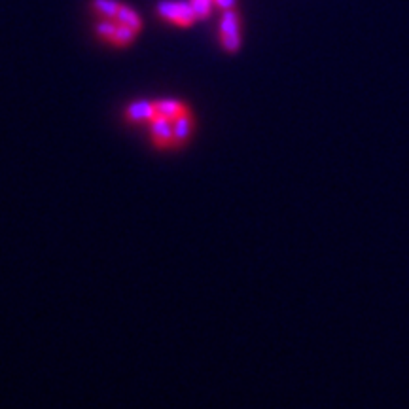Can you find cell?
Returning a JSON list of instances; mask_svg holds the SVG:
<instances>
[{
  "instance_id": "obj_5",
  "label": "cell",
  "mask_w": 409,
  "mask_h": 409,
  "mask_svg": "<svg viewBox=\"0 0 409 409\" xmlns=\"http://www.w3.org/2000/svg\"><path fill=\"white\" fill-rule=\"evenodd\" d=\"M192 116L188 114V110H184L180 116H176L173 120V141L175 144H182L184 141H188L190 133H192Z\"/></svg>"
},
{
  "instance_id": "obj_12",
  "label": "cell",
  "mask_w": 409,
  "mask_h": 409,
  "mask_svg": "<svg viewBox=\"0 0 409 409\" xmlns=\"http://www.w3.org/2000/svg\"><path fill=\"white\" fill-rule=\"evenodd\" d=\"M215 6L222 8V10H231L237 6V0H215Z\"/></svg>"
},
{
  "instance_id": "obj_1",
  "label": "cell",
  "mask_w": 409,
  "mask_h": 409,
  "mask_svg": "<svg viewBox=\"0 0 409 409\" xmlns=\"http://www.w3.org/2000/svg\"><path fill=\"white\" fill-rule=\"evenodd\" d=\"M155 12L161 20L169 21L176 27H192L197 21V15H195V10L190 0L188 2L186 0H160L155 6Z\"/></svg>"
},
{
  "instance_id": "obj_8",
  "label": "cell",
  "mask_w": 409,
  "mask_h": 409,
  "mask_svg": "<svg viewBox=\"0 0 409 409\" xmlns=\"http://www.w3.org/2000/svg\"><path fill=\"white\" fill-rule=\"evenodd\" d=\"M155 110L157 114L165 116L169 120H175L176 116H180L186 108L180 101H175V99H163V101L155 102Z\"/></svg>"
},
{
  "instance_id": "obj_7",
  "label": "cell",
  "mask_w": 409,
  "mask_h": 409,
  "mask_svg": "<svg viewBox=\"0 0 409 409\" xmlns=\"http://www.w3.org/2000/svg\"><path fill=\"white\" fill-rule=\"evenodd\" d=\"M116 21L121 23V25H128V27L134 29L137 33L142 29V20L141 15L134 12L133 8L128 6V4H123L121 2L120 10H118V14H116Z\"/></svg>"
},
{
  "instance_id": "obj_2",
  "label": "cell",
  "mask_w": 409,
  "mask_h": 409,
  "mask_svg": "<svg viewBox=\"0 0 409 409\" xmlns=\"http://www.w3.org/2000/svg\"><path fill=\"white\" fill-rule=\"evenodd\" d=\"M220 44L224 52H228V54H235L241 47V15L235 8L224 10V14H222Z\"/></svg>"
},
{
  "instance_id": "obj_3",
  "label": "cell",
  "mask_w": 409,
  "mask_h": 409,
  "mask_svg": "<svg viewBox=\"0 0 409 409\" xmlns=\"http://www.w3.org/2000/svg\"><path fill=\"white\" fill-rule=\"evenodd\" d=\"M150 131H152L155 144H160V146L175 144V141H173V120H169L165 116H155L154 120L150 121Z\"/></svg>"
},
{
  "instance_id": "obj_11",
  "label": "cell",
  "mask_w": 409,
  "mask_h": 409,
  "mask_svg": "<svg viewBox=\"0 0 409 409\" xmlns=\"http://www.w3.org/2000/svg\"><path fill=\"white\" fill-rule=\"evenodd\" d=\"M190 2L194 6L197 20H207L215 6V0H190Z\"/></svg>"
},
{
  "instance_id": "obj_4",
  "label": "cell",
  "mask_w": 409,
  "mask_h": 409,
  "mask_svg": "<svg viewBox=\"0 0 409 409\" xmlns=\"http://www.w3.org/2000/svg\"><path fill=\"white\" fill-rule=\"evenodd\" d=\"M157 116V110H155V102L150 101H139L129 105L128 108V118L131 121H150L154 120Z\"/></svg>"
},
{
  "instance_id": "obj_6",
  "label": "cell",
  "mask_w": 409,
  "mask_h": 409,
  "mask_svg": "<svg viewBox=\"0 0 409 409\" xmlns=\"http://www.w3.org/2000/svg\"><path fill=\"white\" fill-rule=\"evenodd\" d=\"M120 6V0H91V10L102 20H116Z\"/></svg>"
},
{
  "instance_id": "obj_10",
  "label": "cell",
  "mask_w": 409,
  "mask_h": 409,
  "mask_svg": "<svg viewBox=\"0 0 409 409\" xmlns=\"http://www.w3.org/2000/svg\"><path fill=\"white\" fill-rule=\"evenodd\" d=\"M116 27H118L116 20H101L95 25V33L99 34V38H102L105 42H110L116 33Z\"/></svg>"
},
{
  "instance_id": "obj_9",
  "label": "cell",
  "mask_w": 409,
  "mask_h": 409,
  "mask_svg": "<svg viewBox=\"0 0 409 409\" xmlns=\"http://www.w3.org/2000/svg\"><path fill=\"white\" fill-rule=\"evenodd\" d=\"M137 34L139 33H137L134 29L118 23V27H116V33H114V36H112L110 44H114L116 47H128L133 44L134 38H137Z\"/></svg>"
}]
</instances>
